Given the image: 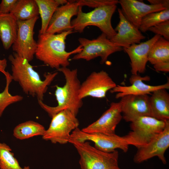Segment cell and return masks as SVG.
Wrapping results in <instances>:
<instances>
[{
  "label": "cell",
  "instance_id": "obj_8",
  "mask_svg": "<svg viewBox=\"0 0 169 169\" xmlns=\"http://www.w3.org/2000/svg\"><path fill=\"white\" fill-rule=\"evenodd\" d=\"M78 41L83 48L82 50L75 54L71 59H82L89 61L100 57V63L103 64L107 61L110 55L123 50L122 48L114 44L102 33L96 38L90 40L80 38Z\"/></svg>",
  "mask_w": 169,
  "mask_h": 169
},
{
  "label": "cell",
  "instance_id": "obj_27",
  "mask_svg": "<svg viewBox=\"0 0 169 169\" xmlns=\"http://www.w3.org/2000/svg\"><path fill=\"white\" fill-rule=\"evenodd\" d=\"M167 20H169V9L150 13L143 18L139 29L141 32L145 33L150 27Z\"/></svg>",
  "mask_w": 169,
  "mask_h": 169
},
{
  "label": "cell",
  "instance_id": "obj_10",
  "mask_svg": "<svg viewBox=\"0 0 169 169\" xmlns=\"http://www.w3.org/2000/svg\"><path fill=\"white\" fill-rule=\"evenodd\" d=\"M70 140L80 142L91 141L94 143L95 148L107 152H113L117 148L126 152L129 146L124 136L115 134L109 135L99 133H86L78 127L72 131Z\"/></svg>",
  "mask_w": 169,
  "mask_h": 169
},
{
  "label": "cell",
  "instance_id": "obj_23",
  "mask_svg": "<svg viewBox=\"0 0 169 169\" xmlns=\"http://www.w3.org/2000/svg\"><path fill=\"white\" fill-rule=\"evenodd\" d=\"M10 14L17 21L29 20L39 15L35 0H18Z\"/></svg>",
  "mask_w": 169,
  "mask_h": 169
},
{
  "label": "cell",
  "instance_id": "obj_5",
  "mask_svg": "<svg viewBox=\"0 0 169 169\" xmlns=\"http://www.w3.org/2000/svg\"><path fill=\"white\" fill-rule=\"evenodd\" d=\"M79 156L81 169H120L118 165L117 150L107 152L99 150L88 141L80 142L70 140Z\"/></svg>",
  "mask_w": 169,
  "mask_h": 169
},
{
  "label": "cell",
  "instance_id": "obj_20",
  "mask_svg": "<svg viewBox=\"0 0 169 169\" xmlns=\"http://www.w3.org/2000/svg\"><path fill=\"white\" fill-rule=\"evenodd\" d=\"M148 61L156 71L169 72V41L161 36L154 44L148 55Z\"/></svg>",
  "mask_w": 169,
  "mask_h": 169
},
{
  "label": "cell",
  "instance_id": "obj_4",
  "mask_svg": "<svg viewBox=\"0 0 169 169\" xmlns=\"http://www.w3.org/2000/svg\"><path fill=\"white\" fill-rule=\"evenodd\" d=\"M116 8L115 4L105 6L85 13L83 12L82 7L79 6L77 17L71 21L72 29L74 32L81 33L89 26H96L110 39L117 33L111 23Z\"/></svg>",
  "mask_w": 169,
  "mask_h": 169
},
{
  "label": "cell",
  "instance_id": "obj_2",
  "mask_svg": "<svg viewBox=\"0 0 169 169\" xmlns=\"http://www.w3.org/2000/svg\"><path fill=\"white\" fill-rule=\"evenodd\" d=\"M74 32L70 30L58 34H38L35 54L36 58L45 65L57 70L61 67H67L70 64V56L80 52L83 49L80 45L71 51H66V38Z\"/></svg>",
  "mask_w": 169,
  "mask_h": 169
},
{
  "label": "cell",
  "instance_id": "obj_31",
  "mask_svg": "<svg viewBox=\"0 0 169 169\" xmlns=\"http://www.w3.org/2000/svg\"><path fill=\"white\" fill-rule=\"evenodd\" d=\"M18 0H2L0 3V13L10 14Z\"/></svg>",
  "mask_w": 169,
  "mask_h": 169
},
{
  "label": "cell",
  "instance_id": "obj_22",
  "mask_svg": "<svg viewBox=\"0 0 169 169\" xmlns=\"http://www.w3.org/2000/svg\"><path fill=\"white\" fill-rule=\"evenodd\" d=\"M17 20L11 14L0 13V38L3 48L8 50L17 36Z\"/></svg>",
  "mask_w": 169,
  "mask_h": 169
},
{
  "label": "cell",
  "instance_id": "obj_11",
  "mask_svg": "<svg viewBox=\"0 0 169 169\" xmlns=\"http://www.w3.org/2000/svg\"><path fill=\"white\" fill-rule=\"evenodd\" d=\"M116 85L106 71H94L81 84L79 96L82 100L88 97L103 98L105 97L108 91Z\"/></svg>",
  "mask_w": 169,
  "mask_h": 169
},
{
  "label": "cell",
  "instance_id": "obj_18",
  "mask_svg": "<svg viewBox=\"0 0 169 169\" xmlns=\"http://www.w3.org/2000/svg\"><path fill=\"white\" fill-rule=\"evenodd\" d=\"M161 36L155 34L145 42L133 44L128 48H123L130 59L132 74L137 75L145 72L149 51L154 44Z\"/></svg>",
  "mask_w": 169,
  "mask_h": 169
},
{
  "label": "cell",
  "instance_id": "obj_26",
  "mask_svg": "<svg viewBox=\"0 0 169 169\" xmlns=\"http://www.w3.org/2000/svg\"><path fill=\"white\" fill-rule=\"evenodd\" d=\"M10 146L0 142V169H30L29 166L21 167Z\"/></svg>",
  "mask_w": 169,
  "mask_h": 169
},
{
  "label": "cell",
  "instance_id": "obj_19",
  "mask_svg": "<svg viewBox=\"0 0 169 169\" xmlns=\"http://www.w3.org/2000/svg\"><path fill=\"white\" fill-rule=\"evenodd\" d=\"M150 78L148 76L142 77L138 74H132L129 79L131 85L124 86L117 85L110 90L112 93H116V99L129 95H144L151 94L154 91L160 89H169V82L157 85H151L146 84L143 81L148 80Z\"/></svg>",
  "mask_w": 169,
  "mask_h": 169
},
{
  "label": "cell",
  "instance_id": "obj_15",
  "mask_svg": "<svg viewBox=\"0 0 169 169\" xmlns=\"http://www.w3.org/2000/svg\"><path fill=\"white\" fill-rule=\"evenodd\" d=\"M79 6L76 0H68L66 4L58 7L52 17L46 33L55 34L73 30L71 20L73 16H77Z\"/></svg>",
  "mask_w": 169,
  "mask_h": 169
},
{
  "label": "cell",
  "instance_id": "obj_7",
  "mask_svg": "<svg viewBox=\"0 0 169 169\" xmlns=\"http://www.w3.org/2000/svg\"><path fill=\"white\" fill-rule=\"evenodd\" d=\"M51 118L49 127L46 130L43 139L54 144H64L69 142L70 132L79 125L76 116L66 109L55 114Z\"/></svg>",
  "mask_w": 169,
  "mask_h": 169
},
{
  "label": "cell",
  "instance_id": "obj_21",
  "mask_svg": "<svg viewBox=\"0 0 169 169\" xmlns=\"http://www.w3.org/2000/svg\"><path fill=\"white\" fill-rule=\"evenodd\" d=\"M166 90H157L150 96L152 116L165 121L169 120V94Z\"/></svg>",
  "mask_w": 169,
  "mask_h": 169
},
{
  "label": "cell",
  "instance_id": "obj_33",
  "mask_svg": "<svg viewBox=\"0 0 169 169\" xmlns=\"http://www.w3.org/2000/svg\"><path fill=\"white\" fill-rule=\"evenodd\" d=\"M7 65V60L5 59H0V72L3 73L5 76L8 73V72L5 71Z\"/></svg>",
  "mask_w": 169,
  "mask_h": 169
},
{
  "label": "cell",
  "instance_id": "obj_30",
  "mask_svg": "<svg viewBox=\"0 0 169 169\" xmlns=\"http://www.w3.org/2000/svg\"><path fill=\"white\" fill-rule=\"evenodd\" d=\"M148 30L169 40V20L159 23L149 28Z\"/></svg>",
  "mask_w": 169,
  "mask_h": 169
},
{
  "label": "cell",
  "instance_id": "obj_32",
  "mask_svg": "<svg viewBox=\"0 0 169 169\" xmlns=\"http://www.w3.org/2000/svg\"><path fill=\"white\" fill-rule=\"evenodd\" d=\"M150 4L161 5L166 8L169 9V0H148Z\"/></svg>",
  "mask_w": 169,
  "mask_h": 169
},
{
  "label": "cell",
  "instance_id": "obj_29",
  "mask_svg": "<svg viewBox=\"0 0 169 169\" xmlns=\"http://www.w3.org/2000/svg\"><path fill=\"white\" fill-rule=\"evenodd\" d=\"M76 1L79 6H87L95 8L119 3L117 0H79Z\"/></svg>",
  "mask_w": 169,
  "mask_h": 169
},
{
  "label": "cell",
  "instance_id": "obj_3",
  "mask_svg": "<svg viewBox=\"0 0 169 169\" xmlns=\"http://www.w3.org/2000/svg\"><path fill=\"white\" fill-rule=\"evenodd\" d=\"M57 70L63 73L65 79L63 86H55L54 95L57 105L50 106L42 101L38 100V103L51 118L58 112L66 109L69 110L77 116L83 105L82 100L79 96L81 83L78 77V69L71 70L67 67H61Z\"/></svg>",
  "mask_w": 169,
  "mask_h": 169
},
{
  "label": "cell",
  "instance_id": "obj_14",
  "mask_svg": "<svg viewBox=\"0 0 169 169\" xmlns=\"http://www.w3.org/2000/svg\"><path fill=\"white\" fill-rule=\"evenodd\" d=\"M122 118L127 122H131L138 117L152 116L150 96L148 95H129L120 98Z\"/></svg>",
  "mask_w": 169,
  "mask_h": 169
},
{
  "label": "cell",
  "instance_id": "obj_25",
  "mask_svg": "<svg viewBox=\"0 0 169 169\" xmlns=\"http://www.w3.org/2000/svg\"><path fill=\"white\" fill-rule=\"evenodd\" d=\"M41 20L39 34L45 33L55 12L60 5L58 0H35Z\"/></svg>",
  "mask_w": 169,
  "mask_h": 169
},
{
  "label": "cell",
  "instance_id": "obj_13",
  "mask_svg": "<svg viewBox=\"0 0 169 169\" xmlns=\"http://www.w3.org/2000/svg\"><path fill=\"white\" fill-rule=\"evenodd\" d=\"M122 118L120 102H112L109 108L97 120L81 130L88 133H99L113 135L115 134L116 127Z\"/></svg>",
  "mask_w": 169,
  "mask_h": 169
},
{
  "label": "cell",
  "instance_id": "obj_9",
  "mask_svg": "<svg viewBox=\"0 0 169 169\" xmlns=\"http://www.w3.org/2000/svg\"><path fill=\"white\" fill-rule=\"evenodd\" d=\"M38 18L37 16L28 20L17 21V36L12 45L14 52L29 62L33 59L37 47L34 29Z\"/></svg>",
  "mask_w": 169,
  "mask_h": 169
},
{
  "label": "cell",
  "instance_id": "obj_17",
  "mask_svg": "<svg viewBox=\"0 0 169 169\" xmlns=\"http://www.w3.org/2000/svg\"><path fill=\"white\" fill-rule=\"evenodd\" d=\"M122 13L133 25L139 29L143 18L147 14L166 9L161 5L148 4L136 0H120Z\"/></svg>",
  "mask_w": 169,
  "mask_h": 169
},
{
  "label": "cell",
  "instance_id": "obj_6",
  "mask_svg": "<svg viewBox=\"0 0 169 169\" xmlns=\"http://www.w3.org/2000/svg\"><path fill=\"white\" fill-rule=\"evenodd\" d=\"M165 125V121L151 116L140 117L131 122V131L123 136L129 145H133L138 149L147 144L162 131Z\"/></svg>",
  "mask_w": 169,
  "mask_h": 169
},
{
  "label": "cell",
  "instance_id": "obj_16",
  "mask_svg": "<svg viewBox=\"0 0 169 169\" xmlns=\"http://www.w3.org/2000/svg\"><path fill=\"white\" fill-rule=\"evenodd\" d=\"M120 21L114 29L116 34L110 39L116 45L127 48L134 44H138L146 38L139 29L133 25L124 16L120 8L118 9Z\"/></svg>",
  "mask_w": 169,
  "mask_h": 169
},
{
  "label": "cell",
  "instance_id": "obj_1",
  "mask_svg": "<svg viewBox=\"0 0 169 169\" xmlns=\"http://www.w3.org/2000/svg\"><path fill=\"white\" fill-rule=\"evenodd\" d=\"M8 58L11 64L13 80L19 84L26 94L36 97L38 100L43 101L48 86L58 72L45 73L44 75L45 79L42 80L39 74L33 69V66L25 59L14 52Z\"/></svg>",
  "mask_w": 169,
  "mask_h": 169
},
{
  "label": "cell",
  "instance_id": "obj_28",
  "mask_svg": "<svg viewBox=\"0 0 169 169\" xmlns=\"http://www.w3.org/2000/svg\"><path fill=\"white\" fill-rule=\"evenodd\" d=\"M6 83L3 91L0 93V117L2 116L6 108L13 103L21 101L23 99L22 96L19 95H12L9 92V87L13 79L11 74L8 73L5 76Z\"/></svg>",
  "mask_w": 169,
  "mask_h": 169
},
{
  "label": "cell",
  "instance_id": "obj_24",
  "mask_svg": "<svg viewBox=\"0 0 169 169\" xmlns=\"http://www.w3.org/2000/svg\"><path fill=\"white\" fill-rule=\"evenodd\" d=\"M45 131L46 130L43 125L30 120L17 125L13 130V135L18 139L23 140L34 136H43Z\"/></svg>",
  "mask_w": 169,
  "mask_h": 169
},
{
  "label": "cell",
  "instance_id": "obj_12",
  "mask_svg": "<svg viewBox=\"0 0 169 169\" xmlns=\"http://www.w3.org/2000/svg\"><path fill=\"white\" fill-rule=\"evenodd\" d=\"M162 131L156 136L147 144L138 149L134 161L140 163L155 156L164 164L166 163L164 153L169 146V120L165 121Z\"/></svg>",
  "mask_w": 169,
  "mask_h": 169
}]
</instances>
